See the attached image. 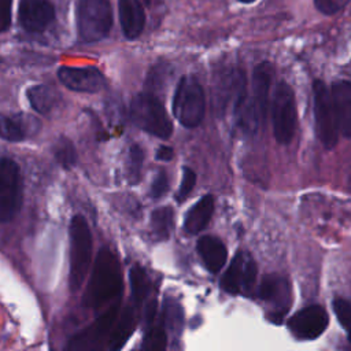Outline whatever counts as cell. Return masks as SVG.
<instances>
[{"instance_id":"obj_1","label":"cell","mask_w":351,"mask_h":351,"mask_svg":"<svg viewBox=\"0 0 351 351\" xmlns=\"http://www.w3.org/2000/svg\"><path fill=\"white\" fill-rule=\"evenodd\" d=\"M122 292L121 266L112 251L101 248L96 256L92 274L82 296V304L99 308Z\"/></svg>"},{"instance_id":"obj_2","label":"cell","mask_w":351,"mask_h":351,"mask_svg":"<svg viewBox=\"0 0 351 351\" xmlns=\"http://www.w3.org/2000/svg\"><path fill=\"white\" fill-rule=\"evenodd\" d=\"M274 69L270 62L259 63L252 73V93L241 97L234 104V114L240 128L248 133H254L266 117L269 90L273 80Z\"/></svg>"},{"instance_id":"obj_3","label":"cell","mask_w":351,"mask_h":351,"mask_svg":"<svg viewBox=\"0 0 351 351\" xmlns=\"http://www.w3.org/2000/svg\"><path fill=\"white\" fill-rule=\"evenodd\" d=\"M70 277L71 291H78L84 284L92 256V233L82 215H74L70 228Z\"/></svg>"},{"instance_id":"obj_4","label":"cell","mask_w":351,"mask_h":351,"mask_svg":"<svg viewBox=\"0 0 351 351\" xmlns=\"http://www.w3.org/2000/svg\"><path fill=\"white\" fill-rule=\"evenodd\" d=\"M130 118L133 123L144 132L169 138L173 132V123L162 101L152 93H138L130 103Z\"/></svg>"},{"instance_id":"obj_5","label":"cell","mask_w":351,"mask_h":351,"mask_svg":"<svg viewBox=\"0 0 351 351\" xmlns=\"http://www.w3.org/2000/svg\"><path fill=\"white\" fill-rule=\"evenodd\" d=\"M206 97L199 81L184 75L177 84L173 97V114L185 128H196L204 117Z\"/></svg>"},{"instance_id":"obj_6","label":"cell","mask_w":351,"mask_h":351,"mask_svg":"<svg viewBox=\"0 0 351 351\" xmlns=\"http://www.w3.org/2000/svg\"><path fill=\"white\" fill-rule=\"evenodd\" d=\"M77 27L84 43L103 40L112 27V8L108 0H80Z\"/></svg>"},{"instance_id":"obj_7","label":"cell","mask_w":351,"mask_h":351,"mask_svg":"<svg viewBox=\"0 0 351 351\" xmlns=\"http://www.w3.org/2000/svg\"><path fill=\"white\" fill-rule=\"evenodd\" d=\"M313 95L315 132L321 144L330 149L337 144L340 134L332 93L321 80H315L313 82Z\"/></svg>"},{"instance_id":"obj_8","label":"cell","mask_w":351,"mask_h":351,"mask_svg":"<svg viewBox=\"0 0 351 351\" xmlns=\"http://www.w3.org/2000/svg\"><path fill=\"white\" fill-rule=\"evenodd\" d=\"M271 119L274 138L280 144H288L296 130V101L292 88L285 81H280L276 85L271 103Z\"/></svg>"},{"instance_id":"obj_9","label":"cell","mask_w":351,"mask_h":351,"mask_svg":"<svg viewBox=\"0 0 351 351\" xmlns=\"http://www.w3.org/2000/svg\"><path fill=\"white\" fill-rule=\"evenodd\" d=\"M117 315L118 306L115 304L99 318H96L89 326L70 339L63 351H103L104 347L110 344V337L115 325Z\"/></svg>"},{"instance_id":"obj_10","label":"cell","mask_w":351,"mask_h":351,"mask_svg":"<svg viewBox=\"0 0 351 351\" xmlns=\"http://www.w3.org/2000/svg\"><path fill=\"white\" fill-rule=\"evenodd\" d=\"M22 206V180L15 160L4 156L0 162V219L11 221Z\"/></svg>"},{"instance_id":"obj_11","label":"cell","mask_w":351,"mask_h":351,"mask_svg":"<svg viewBox=\"0 0 351 351\" xmlns=\"http://www.w3.org/2000/svg\"><path fill=\"white\" fill-rule=\"evenodd\" d=\"M258 296L262 300L274 304V310L270 311L269 319L274 324H281L291 304V288L288 281L277 274L265 276L258 288Z\"/></svg>"},{"instance_id":"obj_12","label":"cell","mask_w":351,"mask_h":351,"mask_svg":"<svg viewBox=\"0 0 351 351\" xmlns=\"http://www.w3.org/2000/svg\"><path fill=\"white\" fill-rule=\"evenodd\" d=\"M329 322L328 313L318 304L299 310L288 321L289 330L302 340H313L324 333Z\"/></svg>"},{"instance_id":"obj_13","label":"cell","mask_w":351,"mask_h":351,"mask_svg":"<svg viewBox=\"0 0 351 351\" xmlns=\"http://www.w3.org/2000/svg\"><path fill=\"white\" fill-rule=\"evenodd\" d=\"M59 81L69 89L75 92L96 93L106 86L103 73L92 66L88 67H70L63 66L58 70Z\"/></svg>"},{"instance_id":"obj_14","label":"cell","mask_w":351,"mask_h":351,"mask_svg":"<svg viewBox=\"0 0 351 351\" xmlns=\"http://www.w3.org/2000/svg\"><path fill=\"white\" fill-rule=\"evenodd\" d=\"M55 19V8L49 0H21L18 21L30 33L45 30Z\"/></svg>"},{"instance_id":"obj_15","label":"cell","mask_w":351,"mask_h":351,"mask_svg":"<svg viewBox=\"0 0 351 351\" xmlns=\"http://www.w3.org/2000/svg\"><path fill=\"white\" fill-rule=\"evenodd\" d=\"M340 134L351 138V82L340 80L330 88Z\"/></svg>"},{"instance_id":"obj_16","label":"cell","mask_w":351,"mask_h":351,"mask_svg":"<svg viewBox=\"0 0 351 351\" xmlns=\"http://www.w3.org/2000/svg\"><path fill=\"white\" fill-rule=\"evenodd\" d=\"M121 27L126 38H137L145 25V12L138 0H118Z\"/></svg>"},{"instance_id":"obj_17","label":"cell","mask_w":351,"mask_h":351,"mask_svg":"<svg viewBox=\"0 0 351 351\" xmlns=\"http://www.w3.org/2000/svg\"><path fill=\"white\" fill-rule=\"evenodd\" d=\"M197 252L211 273H218L226 262L228 251L225 244L215 236H202L196 244Z\"/></svg>"},{"instance_id":"obj_18","label":"cell","mask_w":351,"mask_h":351,"mask_svg":"<svg viewBox=\"0 0 351 351\" xmlns=\"http://www.w3.org/2000/svg\"><path fill=\"white\" fill-rule=\"evenodd\" d=\"M36 118L26 114H15L1 118V136L8 141H22L38 129Z\"/></svg>"},{"instance_id":"obj_19","label":"cell","mask_w":351,"mask_h":351,"mask_svg":"<svg viewBox=\"0 0 351 351\" xmlns=\"http://www.w3.org/2000/svg\"><path fill=\"white\" fill-rule=\"evenodd\" d=\"M214 213V197L213 195H204L199 199L186 213L184 219V229L189 234H197L210 222Z\"/></svg>"},{"instance_id":"obj_20","label":"cell","mask_w":351,"mask_h":351,"mask_svg":"<svg viewBox=\"0 0 351 351\" xmlns=\"http://www.w3.org/2000/svg\"><path fill=\"white\" fill-rule=\"evenodd\" d=\"M136 313L132 307H125L121 311L118 322L114 325L110 337V351H119L136 329Z\"/></svg>"},{"instance_id":"obj_21","label":"cell","mask_w":351,"mask_h":351,"mask_svg":"<svg viewBox=\"0 0 351 351\" xmlns=\"http://www.w3.org/2000/svg\"><path fill=\"white\" fill-rule=\"evenodd\" d=\"M27 99L33 110L47 115L56 107L60 96L58 90L49 85H34L27 89Z\"/></svg>"},{"instance_id":"obj_22","label":"cell","mask_w":351,"mask_h":351,"mask_svg":"<svg viewBox=\"0 0 351 351\" xmlns=\"http://www.w3.org/2000/svg\"><path fill=\"white\" fill-rule=\"evenodd\" d=\"M247 255L244 252H237L232 259L229 267L221 280V288L230 293L237 295L243 289V278H244V266H245Z\"/></svg>"},{"instance_id":"obj_23","label":"cell","mask_w":351,"mask_h":351,"mask_svg":"<svg viewBox=\"0 0 351 351\" xmlns=\"http://www.w3.org/2000/svg\"><path fill=\"white\" fill-rule=\"evenodd\" d=\"M173 226V210L170 207H159L151 214V229L154 237L159 241L167 240Z\"/></svg>"},{"instance_id":"obj_24","label":"cell","mask_w":351,"mask_h":351,"mask_svg":"<svg viewBox=\"0 0 351 351\" xmlns=\"http://www.w3.org/2000/svg\"><path fill=\"white\" fill-rule=\"evenodd\" d=\"M129 277H130V287H132V295L134 302L137 304L143 303L151 289V282L145 270L141 266L134 265L129 271Z\"/></svg>"},{"instance_id":"obj_25","label":"cell","mask_w":351,"mask_h":351,"mask_svg":"<svg viewBox=\"0 0 351 351\" xmlns=\"http://www.w3.org/2000/svg\"><path fill=\"white\" fill-rule=\"evenodd\" d=\"M53 154L59 165L64 169H70L77 162V151L74 148V144L67 137L62 136L58 138V141L53 145Z\"/></svg>"},{"instance_id":"obj_26","label":"cell","mask_w":351,"mask_h":351,"mask_svg":"<svg viewBox=\"0 0 351 351\" xmlns=\"http://www.w3.org/2000/svg\"><path fill=\"white\" fill-rule=\"evenodd\" d=\"M144 163V149L134 144L129 149L126 170H128V180L130 184H137L141 178V169Z\"/></svg>"},{"instance_id":"obj_27","label":"cell","mask_w":351,"mask_h":351,"mask_svg":"<svg viewBox=\"0 0 351 351\" xmlns=\"http://www.w3.org/2000/svg\"><path fill=\"white\" fill-rule=\"evenodd\" d=\"M167 335L162 326H151L141 344V351H166Z\"/></svg>"},{"instance_id":"obj_28","label":"cell","mask_w":351,"mask_h":351,"mask_svg":"<svg viewBox=\"0 0 351 351\" xmlns=\"http://www.w3.org/2000/svg\"><path fill=\"white\" fill-rule=\"evenodd\" d=\"M333 310L339 322L347 330L348 339L351 340V303L346 299L336 298L333 300Z\"/></svg>"},{"instance_id":"obj_29","label":"cell","mask_w":351,"mask_h":351,"mask_svg":"<svg viewBox=\"0 0 351 351\" xmlns=\"http://www.w3.org/2000/svg\"><path fill=\"white\" fill-rule=\"evenodd\" d=\"M163 321L173 330H176L181 326L182 313H181V308H180L177 302L167 300L165 303V306H163Z\"/></svg>"},{"instance_id":"obj_30","label":"cell","mask_w":351,"mask_h":351,"mask_svg":"<svg viewBox=\"0 0 351 351\" xmlns=\"http://www.w3.org/2000/svg\"><path fill=\"white\" fill-rule=\"evenodd\" d=\"M195 184H196V173L189 167H184L182 169V178H181L178 192L176 195V200L178 203H182L191 195Z\"/></svg>"},{"instance_id":"obj_31","label":"cell","mask_w":351,"mask_h":351,"mask_svg":"<svg viewBox=\"0 0 351 351\" xmlns=\"http://www.w3.org/2000/svg\"><path fill=\"white\" fill-rule=\"evenodd\" d=\"M256 263L255 261L247 255L245 258V266H244V278H243V289L241 292L247 296H250L254 292V287L256 282Z\"/></svg>"},{"instance_id":"obj_32","label":"cell","mask_w":351,"mask_h":351,"mask_svg":"<svg viewBox=\"0 0 351 351\" xmlns=\"http://www.w3.org/2000/svg\"><path fill=\"white\" fill-rule=\"evenodd\" d=\"M351 0H314L315 8L325 14V15H333L343 10Z\"/></svg>"},{"instance_id":"obj_33","label":"cell","mask_w":351,"mask_h":351,"mask_svg":"<svg viewBox=\"0 0 351 351\" xmlns=\"http://www.w3.org/2000/svg\"><path fill=\"white\" fill-rule=\"evenodd\" d=\"M167 189H169V178H167V174H166V171L160 170V171L155 176V178H154V181H152V184H151L149 193H151V196H152L154 199H159V197H162V196L166 195Z\"/></svg>"},{"instance_id":"obj_34","label":"cell","mask_w":351,"mask_h":351,"mask_svg":"<svg viewBox=\"0 0 351 351\" xmlns=\"http://www.w3.org/2000/svg\"><path fill=\"white\" fill-rule=\"evenodd\" d=\"M1 32H5L11 25V0L1 1Z\"/></svg>"},{"instance_id":"obj_35","label":"cell","mask_w":351,"mask_h":351,"mask_svg":"<svg viewBox=\"0 0 351 351\" xmlns=\"http://www.w3.org/2000/svg\"><path fill=\"white\" fill-rule=\"evenodd\" d=\"M174 156V151L171 147H167V145H160L156 151V159L158 160H162V162H169L171 160Z\"/></svg>"},{"instance_id":"obj_36","label":"cell","mask_w":351,"mask_h":351,"mask_svg":"<svg viewBox=\"0 0 351 351\" xmlns=\"http://www.w3.org/2000/svg\"><path fill=\"white\" fill-rule=\"evenodd\" d=\"M240 3H245V4H248V3H254L255 0H239Z\"/></svg>"}]
</instances>
